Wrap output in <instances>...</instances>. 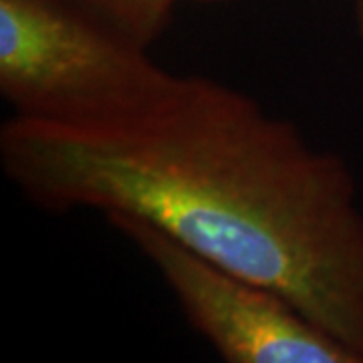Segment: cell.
Listing matches in <instances>:
<instances>
[{"label":"cell","instance_id":"1","mask_svg":"<svg viewBox=\"0 0 363 363\" xmlns=\"http://www.w3.org/2000/svg\"><path fill=\"white\" fill-rule=\"evenodd\" d=\"M0 166L52 214L150 222L184 247L285 295L363 363V208L350 164L252 95L169 77L109 116H9Z\"/></svg>","mask_w":363,"mask_h":363},{"label":"cell","instance_id":"2","mask_svg":"<svg viewBox=\"0 0 363 363\" xmlns=\"http://www.w3.org/2000/svg\"><path fill=\"white\" fill-rule=\"evenodd\" d=\"M169 73L147 47L71 0H0V95L11 116H109L142 101Z\"/></svg>","mask_w":363,"mask_h":363},{"label":"cell","instance_id":"3","mask_svg":"<svg viewBox=\"0 0 363 363\" xmlns=\"http://www.w3.org/2000/svg\"><path fill=\"white\" fill-rule=\"evenodd\" d=\"M168 285L184 317L228 363H355L285 295L216 264L150 222L109 214Z\"/></svg>","mask_w":363,"mask_h":363},{"label":"cell","instance_id":"4","mask_svg":"<svg viewBox=\"0 0 363 363\" xmlns=\"http://www.w3.org/2000/svg\"><path fill=\"white\" fill-rule=\"evenodd\" d=\"M95 14L104 23L117 28L131 40L152 49L166 33L184 4L218 6L233 0H71Z\"/></svg>","mask_w":363,"mask_h":363},{"label":"cell","instance_id":"5","mask_svg":"<svg viewBox=\"0 0 363 363\" xmlns=\"http://www.w3.org/2000/svg\"><path fill=\"white\" fill-rule=\"evenodd\" d=\"M357 26L363 35V0H357Z\"/></svg>","mask_w":363,"mask_h":363}]
</instances>
